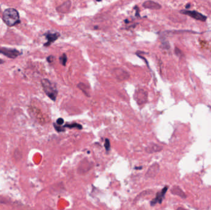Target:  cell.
<instances>
[{
    "mask_svg": "<svg viewBox=\"0 0 211 210\" xmlns=\"http://www.w3.org/2000/svg\"><path fill=\"white\" fill-rule=\"evenodd\" d=\"M3 20L8 27H13L20 23V16L18 11L14 8L6 9L3 14Z\"/></svg>",
    "mask_w": 211,
    "mask_h": 210,
    "instance_id": "cell-1",
    "label": "cell"
},
{
    "mask_svg": "<svg viewBox=\"0 0 211 210\" xmlns=\"http://www.w3.org/2000/svg\"><path fill=\"white\" fill-rule=\"evenodd\" d=\"M41 85L45 94L52 101H55L58 93L56 86L53 83H52L48 79L46 78L41 80Z\"/></svg>",
    "mask_w": 211,
    "mask_h": 210,
    "instance_id": "cell-2",
    "label": "cell"
},
{
    "mask_svg": "<svg viewBox=\"0 0 211 210\" xmlns=\"http://www.w3.org/2000/svg\"><path fill=\"white\" fill-rule=\"evenodd\" d=\"M134 99L139 105H143L148 100V93L142 89H140L135 92Z\"/></svg>",
    "mask_w": 211,
    "mask_h": 210,
    "instance_id": "cell-3",
    "label": "cell"
},
{
    "mask_svg": "<svg viewBox=\"0 0 211 210\" xmlns=\"http://www.w3.org/2000/svg\"><path fill=\"white\" fill-rule=\"evenodd\" d=\"M0 53L10 59H16L20 54V52L16 49L4 47H0Z\"/></svg>",
    "mask_w": 211,
    "mask_h": 210,
    "instance_id": "cell-4",
    "label": "cell"
},
{
    "mask_svg": "<svg viewBox=\"0 0 211 210\" xmlns=\"http://www.w3.org/2000/svg\"><path fill=\"white\" fill-rule=\"evenodd\" d=\"M180 12L183 14L187 15V16H190L196 20H200L202 22H204L207 19V17L204 16V15L197 12L195 11H188V10H183L181 11Z\"/></svg>",
    "mask_w": 211,
    "mask_h": 210,
    "instance_id": "cell-5",
    "label": "cell"
},
{
    "mask_svg": "<svg viewBox=\"0 0 211 210\" xmlns=\"http://www.w3.org/2000/svg\"><path fill=\"white\" fill-rule=\"evenodd\" d=\"M113 74L119 80L122 81L128 79L130 77L129 73L122 68H116L113 70Z\"/></svg>",
    "mask_w": 211,
    "mask_h": 210,
    "instance_id": "cell-6",
    "label": "cell"
},
{
    "mask_svg": "<svg viewBox=\"0 0 211 210\" xmlns=\"http://www.w3.org/2000/svg\"><path fill=\"white\" fill-rule=\"evenodd\" d=\"M168 190V187L165 186L161 190V192H157L156 194V197L154 198L151 201V205L154 206L156 203H162V202L165 197V195L166 193Z\"/></svg>",
    "mask_w": 211,
    "mask_h": 210,
    "instance_id": "cell-7",
    "label": "cell"
},
{
    "mask_svg": "<svg viewBox=\"0 0 211 210\" xmlns=\"http://www.w3.org/2000/svg\"><path fill=\"white\" fill-rule=\"evenodd\" d=\"M159 169H160V167H159V164L157 163L153 164L149 168V169L146 172V174L145 175L146 177H148V178L154 177L157 175L158 172H159Z\"/></svg>",
    "mask_w": 211,
    "mask_h": 210,
    "instance_id": "cell-8",
    "label": "cell"
},
{
    "mask_svg": "<svg viewBox=\"0 0 211 210\" xmlns=\"http://www.w3.org/2000/svg\"><path fill=\"white\" fill-rule=\"evenodd\" d=\"M143 7L146 9H149L153 10H158L161 8V5L151 0H148L143 3Z\"/></svg>",
    "mask_w": 211,
    "mask_h": 210,
    "instance_id": "cell-9",
    "label": "cell"
},
{
    "mask_svg": "<svg viewBox=\"0 0 211 210\" xmlns=\"http://www.w3.org/2000/svg\"><path fill=\"white\" fill-rule=\"evenodd\" d=\"M71 1L68 0V1H65L64 3H63L61 5L59 6L58 7H56V11L62 14H65L67 13L69 11L71 7Z\"/></svg>",
    "mask_w": 211,
    "mask_h": 210,
    "instance_id": "cell-10",
    "label": "cell"
},
{
    "mask_svg": "<svg viewBox=\"0 0 211 210\" xmlns=\"http://www.w3.org/2000/svg\"><path fill=\"white\" fill-rule=\"evenodd\" d=\"M45 36H46L48 42L47 43H45L44 44V46H49L52 43L55 42L56 40L58 39V38L60 36V34L59 33H48L45 35Z\"/></svg>",
    "mask_w": 211,
    "mask_h": 210,
    "instance_id": "cell-11",
    "label": "cell"
},
{
    "mask_svg": "<svg viewBox=\"0 0 211 210\" xmlns=\"http://www.w3.org/2000/svg\"><path fill=\"white\" fill-rule=\"evenodd\" d=\"M162 148L163 147L161 146L151 143L150 144L148 147H146L145 151L148 154H153V153L161 151Z\"/></svg>",
    "mask_w": 211,
    "mask_h": 210,
    "instance_id": "cell-12",
    "label": "cell"
},
{
    "mask_svg": "<svg viewBox=\"0 0 211 210\" xmlns=\"http://www.w3.org/2000/svg\"><path fill=\"white\" fill-rule=\"evenodd\" d=\"M171 193L175 196H178L183 198H185L186 197L185 193L183 192V190L181 189L178 186H174L171 190Z\"/></svg>",
    "mask_w": 211,
    "mask_h": 210,
    "instance_id": "cell-13",
    "label": "cell"
},
{
    "mask_svg": "<svg viewBox=\"0 0 211 210\" xmlns=\"http://www.w3.org/2000/svg\"><path fill=\"white\" fill-rule=\"evenodd\" d=\"M64 127H69V128H77L79 130L82 129V126L80 124L73 123H67L64 126Z\"/></svg>",
    "mask_w": 211,
    "mask_h": 210,
    "instance_id": "cell-14",
    "label": "cell"
},
{
    "mask_svg": "<svg viewBox=\"0 0 211 210\" xmlns=\"http://www.w3.org/2000/svg\"><path fill=\"white\" fill-rule=\"evenodd\" d=\"M59 61H60V62H61V64L63 66H65L66 63H67V55L65 54H63V56H61V57H59Z\"/></svg>",
    "mask_w": 211,
    "mask_h": 210,
    "instance_id": "cell-15",
    "label": "cell"
},
{
    "mask_svg": "<svg viewBox=\"0 0 211 210\" xmlns=\"http://www.w3.org/2000/svg\"><path fill=\"white\" fill-rule=\"evenodd\" d=\"M53 126L55 127V130L57 132H64V131H65V127L64 126H61V125H57L56 123H54Z\"/></svg>",
    "mask_w": 211,
    "mask_h": 210,
    "instance_id": "cell-16",
    "label": "cell"
},
{
    "mask_svg": "<svg viewBox=\"0 0 211 210\" xmlns=\"http://www.w3.org/2000/svg\"><path fill=\"white\" fill-rule=\"evenodd\" d=\"M104 147L105 150H106V151H109L111 149V143L110 141L108 139H105V142H104Z\"/></svg>",
    "mask_w": 211,
    "mask_h": 210,
    "instance_id": "cell-17",
    "label": "cell"
},
{
    "mask_svg": "<svg viewBox=\"0 0 211 210\" xmlns=\"http://www.w3.org/2000/svg\"><path fill=\"white\" fill-rule=\"evenodd\" d=\"M64 119L63 118H58L56 120V124L58 125H61V126L64 123Z\"/></svg>",
    "mask_w": 211,
    "mask_h": 210,
    "instance_id": "cell-18",
    "label": "cell"
},
{
    "mask_svg": "<svg viewBox=\"0 0 211 210\" xmlns=\"http://www.w3.org/2000/svg\"><path fill=\"white\" fill-rule=\"evenodd\" d=\"M175 53H176V54L177 55V56H182V51H181L179 49H178V48H175Z\"/></svg>",
    "mask_w": 211,
    "mask_h": 210,
    "instance_id": "cell-19",
    "label": "cell"
},
{
    "mask_svg": "<svg viewBox=\"0 0 211 210\" xmlns=\"http://www.w3.org/2000/svg\"><path fill=\"white\" fill-rule=\"evenodd\" d=\"M53 59H54V57L52 56H49L47 57V61L49 63L52 62V61H53Z\"/></svg>",
    "mask_w": 211,
    "mask_h": 210,
    "instance_id": "cell-20",
    "label": "cell"
},
{
    "mask_svg": "<svg viewBox=\"0 0 211 210\" xmlns=\"http://www.w3.org/2000/svg\"><path fill=\"white\" fill-rule=\"evenodd\" d=\"M3 63H4V61H3V60H2L1 59H0V65L3 64Z\"/></svg>",
    "mask_w": 211,
    "mask_h": 210,
    "instance_id": "cell-21",
    "label": "cell"
},
{
    "mask_svg": "<svg viewBox=\"0 0 211 210\" xmlns=\"http://www.w3.org/2000/svg\"><path fill=\"white\" fill-rule=\"evenodd\" d=\"M96 1H98V2H100V1H101V0H96Z\"/></svg>",
    "mask_w": 211,
    "mask_h": 210,
    "instance_id": "cell-22",
    "label": "cell"
},
{
    "mask_svg": "<svg viewBox=\"0 0 211 210\" xmlns=\"http://www.w3.org/2000/svg\"><path fill=\"white\" fill-rule=\"evenodd\" d=\"M0 11H1V7H0Z\"/></svg>",
    "mask_w": 211,
    "mask_h": 210,
    "instance_id": "cell-23",
    "label": "cell"
}]
</instances>
